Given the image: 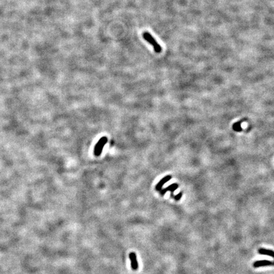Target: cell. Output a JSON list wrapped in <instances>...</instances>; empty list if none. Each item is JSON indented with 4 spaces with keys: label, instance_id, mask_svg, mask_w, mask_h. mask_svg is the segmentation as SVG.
<instances>
[{
    "label": "cell",
    "instance_id": "obj_1",
    "mask_svg": "<svg viewBox=\"0 0 274 274\" xmlns=\"http://www.w3.org/2000/svg\"><path fill=\"white\" fill-rule=\"evenodd\" d=\"M143 38L144 39L147 41L148 43H150L154 48V50L156 53H160L162 50L160 45L157 42L156 39L153 38L152 36L148 32H143Z\"/></svg>",
    "mask_w": 274,
    "mask_h": 274
},
{
    "label": "cell",
    "instance_id": "obj_2",
    "mask_svg": "<svg viewBox=\"0 0 274 274\" xmlns=\"http://www.w3.org/2000/svg\"><path fill=\"white\" fill-rule=\"evenodd\" d=\"M107 138L106 137H103L96 143L94 148V154L95 156H100L102 154V151L104 149L105 145L107 143Z\"/></svg>",
    "mask_w": 274,
    "mask_h": 274
},
{
    "label": "cell",
    "instance_id": "obj_3",
    "mask_svg": "<svg viewBox=\"0 0 274 274\" xmlns=\"http://www.w3.org/2000/svg\"><path fill=\"white\" fill-rule=\"evenodd\" d=\"M179 187V185L177 184V183H173V184H171L170 185H169L168 187H167L166 188L164 189H162L161 190V191H160V194H161V196H163L164 195L168 192V191H170L171 192V196L170 197L171 198H173L174 197V192L175 190L177 189Z\"/></svg>",
    "mask_w": 274,
    "mask_h": 274
},
{
    "label": "cell",
    "instance_id": "obj_4",
    "mask_svg": "<svg viewBox=\"0 0 274 274\" xmlns=\"http://www.w3.org/2000/svg\"><path fill=\"white\" fill-rule=\"evenodd\" d=\"M270 266H274L273 262L268 261V260H259V261H256L253 263V267L255 268Z\"/></svg>",
    "mask_w": 274,
    "mask_h": 274
},
{
    "label": "cell",
    "instance_id": "obj_5",
    "mask_svg": "<svg viewBox=\"0 0 274 274\" xmlns=\"http://www.w3.org/2000/svg\"><path fill=\"white\" fill-rule=\"evenodd\" d=\"M129 258L131 261V267L133 270H137L138 268V263L137 261L135 253L131 252L129 254Z\"/></svg>",
    "mask_w": 274,
    "mask_h": 274
},
{
    "label": "cell",
    "instance_id": "obj_6",
    "mask_svg": "<svg viewBox=\"0 0 274 274\" xmlns=\"http://www.w3.org/2000/svg\"><path fill=\"white\" fill-rule=\"evenodd\" d=\"M171 175H168V176H164V178H162L160 181H159V182L157 184V185L156 186V190H157V191H161V190H162V186H163V185L167 183L168 182H169V181L171 179Z\"/></svg>",
    "mask_w": 274,
    "mask_h": 274
},
{
    "label": "cell",
    "instance_id": "obj_7",
    "mask_svg": "<svg viewBox=\"0 0 274 274\" xmlns=\"http://www.w3.org/2000/svg\"><path fill=\"white\" fill-rule=\"evenodd\" d=\"M258 253L262 255H267V256H271L274 258V251L270 249H267L264 248H259L258 250ZM274 262V261H273Z\"/></svg>",
    "mask_w": 274,
    "mask_h": 274
},
{
    "label": "cell",
    "instance_id": "obj_8",
    "mask_svg": "<svg viewBox=\"0 0 274 274\" xmlns=\"http://www.w3.org/2000/svg\"><path fill=\"white\" fill-rule=\"evenodd\" d=\"M243 123V120L237 122L232 125V129H233L236 132H240L243 131V128L241 127V124Z\"/></svg>",
    "mask_w": 274,
    "mask_h": 274
},
{
    "label": "cell",
    "instance_id": "obj_9",
    "mask_svg": "<svg viewBox=\"0 0 274 274\" xmlns=\"http://www.w3.org/2000/svg\"><path fill=\"white\" fill-rule=\"evenodd\" d=\"M182 195H183V192H180L179 194H178L177 195H176V196H174L173 197V199H175V201H179L180 199L182 198Z\"/></svg>",
    "mask_w": 274,
    "mask_h": 274
}]
</instances>
